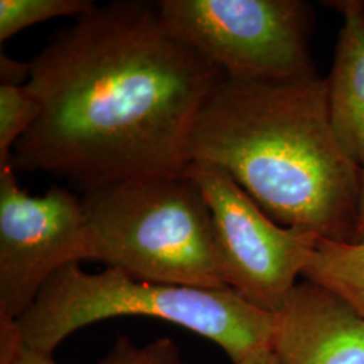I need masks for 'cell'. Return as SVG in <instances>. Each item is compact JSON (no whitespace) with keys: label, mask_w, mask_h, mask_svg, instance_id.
I'll use <instances>...</instances> for the list:
<instances>
[{"label":"cell","mask_w":364,"mask_h":364,"mask_svg":"<svg viewBox=\"0 0 364 364\" xmlns=\"http://www.w3.org/2000/svg\"><path fill=\"white\" fill-rule=\"evenodd\" d=\"M30 65L41 114L11 165L82 193L186 169L196 120L225 78L170 31L156 1L139 0L96 6Z\"/></svg>","instance_id":"cell-1"},{"label":"cell","mask_w":364,"mask_h":364,"mask_svg":"<svg viewBox=\"0 0 364 364\" xmlns=\"http://www.w3.org/2000/svg\"><path fill=\"white\" fill-rule=\"evenodd\" d=\"M188 165L225 170L275 223L353 242L362 169L340 147L326 78L248 82L224 78L196 120Z\"/></svg>","instance_id":"cell-2"},{"label":"cell","mask_w":364,"mask_h":364,"mask_svg":"<svg viewBox=\"0 0 364 364\" xmlns=\"http://www.w3.org/2000/svg\"><path fill=\"white\" fill-rule=\"evenodd\" d=\"M119 316H146L216 343L237 363L273 346L278 314L260 311L234 289L156 284L107 267L87 273L70 263L53 275L16 320L25 348L52 352L80 328Z\"/></svg>","instance_id":"cell-3"},{"label":"cell","mask_w":364,"mask_h":364,"mask_svg":"<svg viewBox=\"0 0 364 364\" xmlns=\"http://www.w3.org/2000/svg\"><path fill=\"white\" fill-rule=\"evenodd\" d=\"M88 259L142 281L227 289L208 203L183 170L82 195Z\"/></svg>","instance_id":"cell-4"},{"label":"cell","mask_w":364,"mask_h":364,"mask_svg":"<svg viewBox=\"0 0 364 364\" xmlns=\"http://www.w3.org/2000/svg\"><path fill=\"white\" fill-rule=\"evenodd\" d=\"M161 16L225 77L294 82L318 77L311 53L313 7L302 0H161Z\"/></svg>","instance_id":"cell-5"},{"label":"cell","mask_w":364,"mask_h":364,"mask_svg":"<svg viewBox=\"0 0 364 364\" xmlns=\"http://www.w3.org/2000/svg\"><path fill=\"white\" fill-rule=\"evenodd\" d=\"M15 173L11 164L0 168V364L25 348L16 320L42 287L90 251L81 198L60 186L30 196Z\"/></svg>","instance_id":"cell-6"},{"label":"cell","mask_w":364,"mask_h":364,"mask_svg":"<svg viewBox=\"0 0 364 364\" xmlns=\"http://www.w3.org/2000/svg\"><path fill=\"white\" fill-rule=\"evenodd\" d=\"M185 170L208 203L227 285L260 311L279 314L318 236L275 223L219 166L191 162Z\"/></svg>","instance_id":"cell-7"},{"label":"cell","mask_w":364,"mask_h":364,"mask_svg":"<svg viewBox=\"0 0 364 364\" xmlns=\"http://www.w3.org/2000/svg\"><path fill=\"white\" fill-rule=\"evenodd\" d=\"M273 348L282 364H364V316L304 281L278 314Z\"/></svg>","instance_id":"cell-8"},{"label":"cell","mask_w":364,"mask_h":364,"mask_svg":"<svg viewBox=\"0 0 364 364\" xmlns=\"http://www.w3.org/2000/svg\"><path fill=\"white\" fill-rule=\"evenodd\" d=\"M343 23L326 81L328 114L340 147L364 169V1L331 0Z\"/></svg>","instance_id":"cell-9"},{"label":"cell","mask_w":364,"mask_h":364,"mask_svg":"<svg viewBox=\"0 0 364 364\" xmlns=\"http://www.w3.org/2000/svg\"><path fill=\"white\" fill-rule=\"evenodd\" d=\"M302 277L324 287L364 316V240L317 237Z\"/></svg>","instance_id":"cell-10"},{"label":"cell","mask_w":364,"mask_h":364,"mask_svg":"<svg viewBox=\"0 0 364 364\" xmlns=\"http://www.w3.org/2000/svg\"><path fill=\"white\" fill-rule=\"evenodd\" d=\"M96 7L91 0H0V42L26 27L60 16H81Z\"/></svg>","instance_id":"cell-11"},{"label":"cell","mask_w":364,"mask_h":364,"mask_svg":"<svg viewBox=\"0 0 364 364\" xmlns=\"http://www.w3.org/2000/svg\"><path fill=\"white\" fill-rule=\"evenodd\" d=\"M41 114L38 102L25 85L0 84V168L11 164L15 144Z\"/></svg>","instance_id":"cell-12"},{"label":"cell","mask_w":364,"mask_h":364,"mask_svg":"<svg viewBox=\"0 0 364 364\" xmlns=\"http://www.w3.org/2000/svg\"><path fill=\"white\" fill-rule=\"evenodd\" d=\"M99 364H186L178 347L169 338H156L139 347L130 338H119Z\"/></svg>","instance_id":"cell-13"},{"label":"cell","mask_w":364,"mask_h":364,"mask_svg":"<svg viewBox=\"0 0 364 364\" xmlns=\"http://www.w3.org/2000/svg\"><path fill=\"white\" fill-rule=\"evenodd\" d=\"M30 63L16 61L1 53L0 55V84L26 85L30 77Z\"/></svg>","instance_id":"cell-14"},{"label":"cell","mask_w":364,"mask_h":364,"mask_svg":"<svg viewBox=\"0 0 364 364\" xmlns=\"http://www.w3.org/2000/svg\"><path fill=\"white\" fill-rule=\"evenodd\" d=\"M235 364H282V362L274 351L273 346H270L248 353L247 356Z\"/></svg>","instance_id":"cell-15"},{"label":"cell","mask_w":364,"mask_h":364,"mask_svg":"<svg viewBox=\"0 0 364 364\" xmlns=\"http://www.w3.org/2000/svg\"><path fill=\"white\" fill-rule=\"evenodd\" d=\"M9 364H57L52 359V355L23 348Z\"/></svg>","instance_id":"cell-16"},{"label":"cell","mask_w":364,"mask_h":364,"mask_svg":"<svg viewBox=\"0 0 364 364\" xmlns=\"http://www.w3.org/2000/svg\"><path fill=\"white\" fill-rule=\"evenodd\" d=\"M362 240H364V169L362 170L360 195H359V204H358V221H356V231H355L353 242H362Z\"/></svg>","instance_id":"cell-17"}]
</instances>
